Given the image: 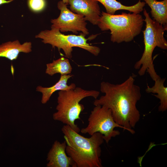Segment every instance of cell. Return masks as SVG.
Segmentation results:
<instances>
[{"label":"cell","instance_id":"obj_1","mask_svg":"<svg viewBox=\"0 0 167 167\" xmlns=\"http://www.w3.org/2000/svg\"><path fill=\"white\" fill-rule=\"evenodd\" d=\"M133 75L130 76L120 84H113L103 81L100 91L105 94L95 100L93 105H103L111 111L115 121L132 134L140 119V113L136 107L141 94L140 87L135 84Z\"/></svg>","mask_w":167,"mask_h":167},{"label":"cell","instance_id":"obj_2","mask_svg":"<svg viewBox=\"0 0 167 167\" xmlns=\"http://www.w3.org/2000/svg\"><path fill=\"white\" fill-rule=\"evenodd\" d=\"M62 131L66 143V151L76 167H102L101 145L104 141L103 135L96 132L86 138L65 125Z\"/></svg>","mask_w":167,"mask_h":167},{"label":"cell","instance_id":"obj_3","mask_svg":"<svg viewBox=\"0 0 167 167\" xmlns=\"http://www.w3.org/2000/svg\"><path fill=\"white\" fill-rule=\"evenodd\" d=\"M146 23L143 31L144 49L140 59L134 65V68L139 69L138 73L142 76L147 71L154 81L160 78L155 70L152 59L153 51L156 47L163 49H167V42L164 37V33L167 30V25H163L150 17L145 9L143 10Z\"/></svg>","mask_w":167,"mask_h":167},{"label":"cell","instance_id":"obj_4","mask_svg":"<svg viewBox=\"0 0 167 167\" xmlns=\"http://www.w3.org/2000/svg\"><path fill=\"white\" fill-rule=\"evenodd\" d=\"M144 21L139 14L123 12L115 15L102 11L97 25L102 31L109 30L111 41L120 43L131 41L139 35Z\"/></svg>","mask_w":167,"mask_h":167},{"label":"cell","instance_id":"obj_5","mask_svg":"<svg viewBox=\"0 0 167 167\" xmlns=\"http://www.w3.org/2000/svg\"><path fill=\"white\" fill-rule=\"evenodd\" d=\"M99 95L98 91L85 90L80 87L59 91L56 107L57 111L53 114V119L69 126L79 133L80 130L75 121L81 119L80 114L84 109V105L80 104V102L88 97H92L96 99Z\"/></svg>","mask_w":167,"mask_h":167},{"label":"cell","instance_id":"obj_6","mask_svg":"<svg viewBox=\"0 0 167 167\" xmlns=\"http://www.w3.org/2000/svg\"><path fill=\"white\" fill-rule=\"evenodd\" d=\"M85 36L82 33L79 35H65L58 29H51L41 31L36 35L35 38L41 39L44 43L49 44L53 48L56 47L59 50L62 49L66 56L70 59L72 57V48L75 47L84 49L95 56H98L100 49L88 43Z\"/></svg>","mask_w":167,"mask_h":167},{"label":"cell","instance_id":"obj_7","mask_svg":"<svg viewBox=\"0 0 167 167\" xmlns=\"http://www.w3.org/2000/svg\"><path fill=\"white\" fill-rule=\"evenodd\" d=\"M95 106L88 119V125L80 131L83 134L90 135L99 132L103 135L104 141L108 144L112 138L120 134L119 131L114 130L115 128L119 127L125 130L124 128L115 121L109 109L103 105Z\"/></svg>","mask_w":167,"mask_h":167},{"label":"cell","instance_id":"obj_8","mask_svg":"<svg viewBox=\"0 0 167 167\" xmlns=\"http://www.w3.org/2000/svg\"><path fill=\"white\" fill-rule=\"evenodd\" d=\"M57 6L60 14L57 18L51 19V29H58L61 32H71L77 34L81 32L86 35L89 34L86 21L83 15L72 12L62 0L58 2Z\"/></svg>","mask_w":167,"mask_h":167},{"label":"cell","instance_id":"obj_9","mask_svg":"<svg viewBox=\"0 0 167 167\" xmlns=\"http://www.w3.org/2000/svg\"><path fill=\"white\" fill-rule=\"evenodd\" d=\"M68 4L72 12L83 15L92 24L97 25L101 13L96 0H68Z\"/></svg>","mask_w":167,"mask_h":167},{"label":"cell","instance_id":"obj_10","mask_svg":"<svg viewBox=\"0 0 167 167\" xmlns=\"http://www.w3.org/2000/svg\"><path fill=\"white\" fill-rule=\"evenodd\" d=\"M65 141H55L47 155V167H76V165L66 153Z\"/></svg>","mask_w":167,"mask_h":167},{"label":"cell","instance_id":"obj_11","mask_svg":"<svg viewBox=\"0 0 167 167\" xmlns=\"http://www.w3.org/2000/svg\"><path fill=\"white\" fill-rule=\"evenodd\" d=\"M32 51V44L26 42L21 44L18 40L9 41L0 45V57L11 61L16 60L20 53H28Z\"/></svg>","mask_w":167,"mask_h":167},{"label":"cell","instance_id":"obj_12","mask_svg":"<svg viewBox=\"0 0 167 167\" xmlns=\"http://www.w3.org/2000/svg\"><path fill=\"white\" fill-rule=\"evenodd\" d=\"M73 76V75H61L59 80L55 84L49 87H44L41 86L36 88V91L42 94L41 102L42 104H45L49 101L52 94L55 92L60 90H68L74 89L76 87L75 84L72 83L69 85L67 84L68 80Z\"/></svg>","mask_w":167,"mask_h":167},{"label":"cell","instance_id":"obj_13","mask_svg":"<svg viewBox=\"0 0 167 167\" xmlns=\"http://www.w3.org/2000/svg\"><path fill=\"white\" fill-rule=\"evenodd\" d=\"M102 4L105 7L106 13L111 15H114L118 10H125L135 14H139L143 11L145 5L144 2L139 0L135 4L131 6L122 5L116 0H96Z\"/></svg>","mask_w":167,"mask_h":167},{"label":"cell","instance_id":"obj_14","mask_svg":"<svg viewBox=\"0 0 167 167\" xmlns=\"http://www.w3.org/2000/svg\"><path fill=\"white\" fill-rule=\"evenodd\" d=\"M151 9L153 19L163 25L167 24V0H143Z\"/></svg>","mask_w":167,"mask_h":167},{"label":"cell","instance_id":"obj_15","mask_svg":"<svg viewBox=\"0 0 167 167\" xmlns=\"http://www.w3.org/2000/svg\"><path fill=\"white\" fill-rule=\"evenodd\" d=\"M165 80V78L160 77L154 81L155 84L152 87L148 86L145 90L147 93L157 94L154 95L160 101L158 110L161 112L167 109V87L164 85Z\"/></svg>","mask_w":167,"mask_h":167},{"label":"cell","instance_id":"obj_16","mask_svg":"<svg viewBox=\"0 0 167 167\" xmlns=\"http://www.w3.org/2000/svg\"><path fill=\"white\" fill-rule=\"evenodd\" d=\"M45 73L52 76L54 74L59 73L62 75L70 74L72 72V68L69 59L63 57L46 65Z\"/></svg>","mask_w":167,"mask_h":167},{"label":"cell","instance_id":"obj_17","mask_svg":"<svg viewBox=\"0 0 167 167\" xmlns=\"http://www.w3.org/2000/svg\"><path fill=\"white\" fill-rule=\"evenodd\" d=\"M45 0H28V5L29 9L33 12H38L42 11L45 8Z\"/></svg>","mask_w":167,"mask_h":167},{"label":"cell","instance_id":"obj_18","mask_svg":"<svg viewBox=\"0 0 167 167\" xmlns=\"http://www.w3.org/2000/svg\"><path fill=\"white\" fill-rule=\"evenodd\" d=\"M14 0H0V5L5 4L8 3L13 1Z\"/></svg>","mask_w":167,"mask_h":167},{"label":"cell","instance_id":"obj_19","mask_svg":"<svg viewBox=\"0 0 167 167\" xmlns=\"http://www.w3.org/2000/svg\"><path fill=\"white\" fill-rule=\"evenodd\" d=\"M66 5H68V0H62Z\"/></svg>","mask_w":167,"mask_h":167}]
</instances>
